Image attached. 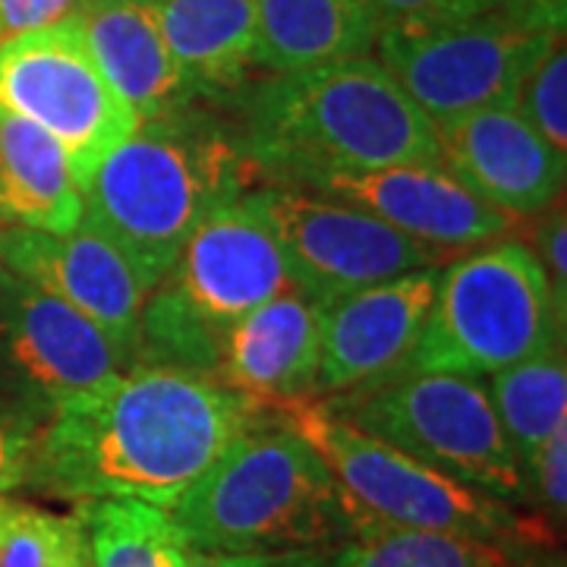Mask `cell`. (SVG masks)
<instances>
[{
  "label": "cell",
  "mask_w": 567,
  "mask_h": 567,
  "mask_svg": "<svg viewBox=\"0 0 567 567\" xmlns=\"http://www.w3.org/2000/svg\"><path fill=\"white\" fill-rule=\"evenodd\" d=\"M565 32L524 29L498 13L447 25L382 29L379 63L432 123L514 107L527 76Z\"/></svg>",
  "instance_id": "8"
},
{
  "label": "cell",
  "mask_w": 567,
  "mask_h": 567,
  "mask_svg": "<svg viewBox=\"0 0 567 567\" xmlns=\"http://www.w3.org/2000/svg\"><path fill=\"white\" fill-rule=\"evenodd\" d=\"M488 10L539 32H565L567 0H486Z\"/></svg>",
  "instance_id": "33"
},
{
  "label": "cell",
  "mask_w": 567,
  "mask_h": 567,
  "mask_svg": "<svg viewBox=\"0 0 567 567\" xmlns=\"http://www.w3.org/2000/svg\"><path fill=\"white\" fill-rule=\"evenodd\" d=\"M517 114L543 136V140L567 155V54L565 39L546 54L527 82L517 92Z\"/></svg>",
  "instance_id": "26"
},
{
  "label": "cell",
  "mask_w": 567,
  "mask_h": 567,
  "mask_svg": "<svg viewBox=\"0 0 567 567\" xmlns=\"http://www.w3.org/2000/svg\"><path fill=\"white\" fill-rule=\"evenodd\" d=\"M126 357L80 309L22 281H0V394L39 416L99 398L126 372Z\"/></svg>",
  "instance_id": "11"
},
{
  "label": "cell",
  "mask_w": 567,
  "mask_h": 567,
  "mask_svg": "<svg viewBox=\"0 0 567 567\" xmlns=\"http://www.w3.org/2000/svg\"><path fill=\"white\" fill-rule=\"evenodd\" d=\"M3 275H7V265L0 262V281H3Z\"/></svg>",
  "instance_id": "35"
},
{
  "label": "cell",
  "mask_w": 567,
  "mask_h": 567,
  "mask_svg": "<svg viewBox=\"0 0 567 567\" xmlns=\"http://www.w3.org/2000/svg\"><path fill=\"white\" fill-rule=\"evenodd\" d=\"M447 167L466 189L511 218H533L565 196L567 162L517 107H483L432 123Z\"/></svg>",
  "instance_id": "16"
},
{
  "label": "cell",
  "mask_w": 567,
  "mask_h": 567,
  "mask_svg": "<svg viewBox=\"0 0 567 567\" xmlns=\"http://www.w3.org/2000/svg\"><path fill=\"white\" fill-rule=\"evenodd\" d=\"M80 0H0V41L66 20Z\"/></svg>",
  "instance_id": "32"
},
{
  "label": "cell",
  "mask_w": 567,
  "mask_h": 567,
  "mask_svg": "<svg viewBox=\"0 0 567 567\" xmlns=\"http://www.w3.org/2000/svg\"><path fill=\"white\" fill-rule=\"evenodd\" d=\"M252 183L234 126L193 102L104 155L82 186V227L117 246L152 293L186 237Z\"/></svg>",
  "instance_id": "3"
},
{
  "label": "cell",
  "mask_w": 567,
  "mask_h": 567,
  "mask_svg": "<svg viewBox=\"0 0 567 567\" xmlns=\"http://www.w3.org/2000/svg\"><path fill=\"white\" fill-rule=\"evenodd\" d=\"M0 111L61 142L80 186L142 123L104 80L70 20L0 41Z\"/></svg>",
  "instance_id": "9"
},
{
  "label": "cell",
  "mask_w": 567,
  "mask_h": 567,
  "mask_svg": "<svg viewBox=\"0 0 567 567\" xmlns=\"http://www.w3.org/2000/svg\"><path fill=\"white\" fill-rule=\"evenodd\" d=\"M319 347L322 303L293 287L224 331L215 379L265 410L316 398Z\"/></svg>",
  "instance_id": "17"
},
{
  "label": "cell",
  "mask_w": 567,
  "mask_h": 567,
  "mask_svg": "<svg viewBox=\"0 0 567 567\" xmlns=\"http://www.w3.org/2000/svg\"><path fill=\"white\" fill-rule=\"evenodd\" d=\"M303 189L357 205L447 256L507 240L517 230V218L476 199L442 164H394L379 171L334 174L312 181Z\"/></svg>",
  "instance_id": "14"
},
{
  "label": "cell",
  "mask_w": 567,
  "mask_h": 567,
  "mask_svg": "<svg viewBox=\"0 0 567 567\" xmlns=\"http://www.w3.org/2000/svg\"><path fill=\"white\" fill-rule=\"evenodd\" d=\"M44 416L0 394V498L29 483Z\"/></svg>",
  "instance_id": "27"
},
{
  "label": "cell",
  "mask_w": 567,
  "mask_h": 567,
  "mask_svg": "<svg viewBox=\"0 0 567 567\" xmlns=\"http://www.w3.org/2000/svg\"><path fill=\"white\" fill-rule=\"evenodd\" d=\"M561 199L565 196H558L548 208L539 212V224L533 230V252L546 271L558 316L567 319V215Z\"/></svg>",
  "instance_id": "30"
},
{
  "label": "cell",
  "mask_w": 567,
  "mask_h": 567,
  "mask_svg": "<svg viewBox=\"0 0 567 567\" xmlns=\"http://www.w3.org/2000/svg\"><path fill=\"white\" fill-rule=\"evenodd\" d=\"M565 324L533 246L495 240L439 271L420 344L401 372L495 375L565 347Z\"/></svg>",
  "instance_id": "6"
},
{
  "label": "cell",
  "mask_w": 567,
  "mask_h": 567,
  "mask_svg": "<svg viewBox=\"0 0 567 567\" xmlns=\"http://www.w3.org/2000/svg\"><path fill=\"white\" fill-rule=\"evenodd\" d=\"M193 319L224 334L252 309L293 290L275 227L256 189L224 203L205 218L155 284Z\"/></svg>",
  "instance_id": "12"
},
{
  "label": "cell",
  "mask_w": 567,
  "mask_h": 567,
  "mask_svg": "<svg viewBox=\"0 0 567 567\" xmlns=\"http://www.w3.org/2000/svg\"><path fill=\"white\" fill-rule=\"evenodd\" d=\"M167 514L193 551L338 548L360 529L322 457L271 410Z\"/></svg>",
  "instance_id": "4"
},
{
  "label": "cell",
  "mask_w": 567,
  "mask_h": 567,
  "mask_svg": "<svg viewBox=\"0 0 567 567\" xmlns=\"http://www.w3.org/2000/svg\"><path fill=\"white\" fill-rule=\"evenodd\" d=\"M486 391L505 429L507 445L514 451V461L520 466V476L527 480L548 439L567 425L565 347L488 375Z\"/></svg>",
  "instance_id": "22"
},
{
  "label": "cell",
  "mask_w": 567,
  "mask_h": 567,
  "mask_svg": "<svg viewBox=\"0 0 567 567\" xmlns=\"http://www.w3.org/2000/svg\"><path fill=\"white\" fill-rule=\"evenodd\" d=\"M196 102H234L256 70V0H148Z\"/></svg>",
  "instance_id": "19"
},
{
  "label": "cell",
  "mask_w": 567,
  "mask_h": 567,
  "mask_svg": "<svg viewBox=\"0 0 567 567\" xmlns=\"http://www.w3.org/2000/svg\"><path fill=\"white\" fill-rule=\"evenodd\" d=\"M66 20L140 121L167 117L196 102L148 0H80Z\"/></svg>",
  "instance_id": "18"
},
{
  "label": "cell",
  "mask_w": 567,
  "mask_h": 567,
  "mask_svg": "<svg viewBox=\"0 0 567 567\" xmlns=\"http://www.w3.org/2000/svg\"><path fill=\"white\" fill-rule=\"evenodd\" d=\"M536 548V546H533ZM527 548L498 546L457 533L363 527L331 548L334 567H517Z\"/></svg>",
  "instance_id": "24"
},
{
  "label": "cell",
  "mask_w": 567,
  "mask_h": 567,
  "mask_svg": "<svg viewBox=\"0 0 567 567\" xmlns=\"http://www.w3.org/2000/svg\"><path fill=\"white\" fill-rule=\"evenodd\" d=\"M527 486V507H533V517L546 524L551 533L565 527L567 514V425H561L546 447L539 451L536 464L524 480Z\"/></svg>",
  "instance_id": "28"
},
{
  "label": "cell",
  "mask_w": 567,
  "mask_h": 567,
  "mask_svg": "<svg viewBox=\"0 0 567 567\" xmlns=\"http://www.w3.org/2000/svg\"><path fill=\"white\" fill-rule=\"evenodd\" d=\"M265 413L212 375L130 365L99 398L54 410L25 488L61 498H136L171 507Z\"/></svg>",
  "instance_id": "1"
},
{
  "label": "cell",
  "mask_w": 567,
  "mask_h": 567,
  "mask_svg": "<svg viewBox=\"0 0 567 567\" xmlns=\"http://www.w3.org/2000/svg\"><path fill=\"white\" fill-rule=\"evenodd\" d=\"M0 567H89L76 511L58 514L22 498H0Z\"/></svg>",
  "instance_id": "25"
},
{
  "label": "cell",
  "mask_w": 567,
  "mask_h": 567,
  "mask_svg": "<svg viewBox=\"0 0 567 567\" xmlns=\"http://www.w3.org/2000/svg\"><path fill=\"white\" fill-rule=\"evenodd\" d=\"M234 133L259 186L394 164H442L435 126L375 58L249 80L234 99Z\"/></svg>",
  "instance_id": "2"
},
{
  "label": "cell",
  "mask_w": 567,
  "mask_h": 567,
  "mask_svg": "<svg viewBox=\"0 0 567 567\" xmlns=\"http://www.w3.org/2000/svg\"><path fill=\"white\" fill-rule=\"evenodd\" d=\"M89 567H181L193 551L164 507L136 498L76 502Z\"/></svg>",
  "instance_id": "23"
},
{
  "label": "cell",
  "mask_w": 567,
  "mask_h": 567,
  "mask_svg": "<svg viewBox=\"0 0 567 567\" xmlns=\"http://www.w3.org/2000/svg\"><path fill=\"white\" fill-rule=\"evenodd\" d=\"M319 401L338 420L451 480L505 505L527 507L520 466L480 379L454 372H398Z\"/></svg>",
  "instance_id": "7"
},
{
  "label": "cell",
  "mask_w": 567,
  "mask_h": 567,
  "mask_svg": "<svg viewBox=\"0 0 567 567\" xmlns=\"http://www.w3.org/2000/svg\"><path fill=\"white\" fill-rule=\"evenodd\" d=\"M181 567H334L331 548L290 551H189Z\"/></svg>",
  "instance_id": "31"
},
{
  "label": "cell",
  "mask_w": 567,
  "mask_h": 567,
  "mask_svg": "<svg viewBox=\"0 0 567 567\" xmlns=\"http://www.w3.org/2000/svg\"><path fill=\"white\" fill-rule=\"evenodd\" d=\"M82 186L61 142L35 123L0 111V227L73 234Z\"/></svg>",
  "instance_id": "21"
},
{
  "label": "cell",
  "mask_w": 567,
  "mask_h": 567,
  "mask_svg": "<svg viewBox=\"0 0 567 567\" xmlns=\"http://www.w3.org/2000/svg\"><path fill=\"white\" fill-rule=\"evenodd\" d=\"M442 268H420L322 306L316 398L398 375L420 344Z\"/></svg>",
  "instance_id": "13"
},
{
  "label": "cell",
  "mask_w": 567,
  "mask_h": 567,
  "mask_svg": "<svg viewBox=\"0 0 567 567\" xmlns=\"http://www.w3.org/2000/svg\"><path fill=\"white\" fill-rule=\"evenodd\" d=\"M0 262L22 281L80 309L130 365L148 290L117 246L82 224L73 234L0 227Z\"/></svg>",
  "instance_id": "15"
},
{
  "label": "cell",
  "mask_w": 567,
  "mask_h": 567,
  "mask_svg": "<svg viewBox=\"0 0 567 567\" xmlns=\"http://www.w3.org/2000/svg\"><path fill=\"white\" fill-rule=\"evenodd\" d=\"M271 413L322 457L353 507L360 529H432L511 548L555 546V533L533 514L464 486L363 429L338 420L319 398L290 401Z\"/></svg>",
  "instance_id": "5"
},
{
  "label": "cell",
  "mask_w": 567,
  "mask_h": 567,
  "mask_svg": "<svg viewBox=\"0 0 567 567\" xmlns=\"http://www.w3.org/2000/svg\"><path fill=\"white\" fill-rule=\"evenodd\" d=\"M375 39L369 0H256V66L265 73L372 58Z\"/></svg>",
  "instance_id": "20"
},
{
  "label": "cell",
  "mask_w": 567,
  "mask_h": 567,
  "mask_svg": "<svg viewBox=\"0 0 567 567\" xmlns=\"http://www.w3.org/2000/svg\"><path fill=\"white\" fill-rule=\"evenodd\" d=\"M256 193L293 287L316 303L451 262L447 252L406 237L357 205L293 186H256Z\"/></svg>",
  "instance_id": "10"
},
{
  "label": "cell",
  "mask_w": 567,
  "mask_h": 567,
  "mask_svg": "<svg viewBox=\"0 0 567 567\" xmlns=\"http://www.w3.org/2000/svg\"><path fill=\"white\" fill-rule=\"evenodd\" d=\"M379 32L382 29H420V25H447L492 13L486 0H369Z\"/></svg>",
  "instance_id": "29"
},
{
  "label": "cell",
  "mask_w": 567,
  "mask_h": 567,
  "mask_svg": "<svg viewBox=\"0 0 567 567\" xmlns=\"http://www.w3.org/2000/svg\"><path fill=\"white\" fill-rule=\"evenodd\" d=\"M517 567H567L565 551L558 546H536L520 555Z\"/></svg>",
  "instance_id": "34"
}]
</instances>
